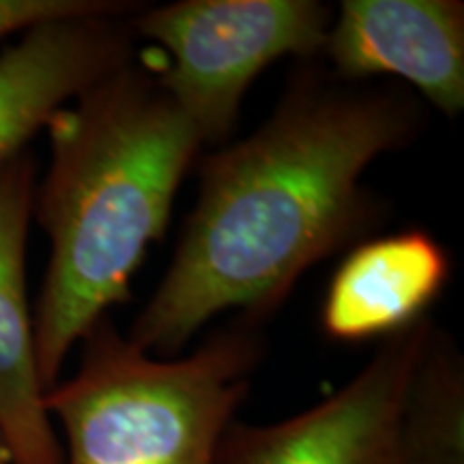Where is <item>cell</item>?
<instances>
[{
    "instance_id": "1",
    "label": "cell",
    "mask_w": 464,
    "mask_h": 464,
    "mask_svg": "<svg viewBox=\"0 0 464 464\" xmlns=\"http://www.w3.org/2000/svg\"><path fill=\"white\" fill-rule=\"evenodd\" d=\"M421 112L396 84L295 75L256 131L202 160L172 263L127 338L170 359L226 310L256 321L280 305L312 265L376 224L363 172L413 140Z\"/></svg>"
},
{
    "instance_id": "2",
    "label": "cell",
    "mask_w": 464,
    "mask_h": 464,
    "mask_svg": "<svg viewBox=\"0 0 464 464\" xmlns=\"http://www.w3.org/2000/svg\"><path fill=\"white\" fill-rule=\"evenodd\" d=\"M52 160L33 216L50 239L34 305V351L44 390L130 284L202 140L153 69L121 67L52 116Z\"/></svg>"
},
{
    "instance_id": "3",
    "label": "cell",
    "mask_w": 464,
    "mask_h": 464,
    "mask_svg": "<svg viewBox=\"0 0 464 464\" xmlns=\"http://www.w3.org/2000/svg\"><path fill=\"white\" fill-rule=\"evenodd\" d=\"M80 344L78 372L45 392L65 437V464H218L265 357L249 318L177 359L144 353L108 316Z\"/></svg>"
},
{
    "instance_id": "4",
    "label": "cell",
    "mask_w": 464,
    "mask_h": 464,
    "mask_svg": "<svg viewBox=\"0 0 464 464\" xmlns=\"http://www.w3.org/2000/svg\"><path fill=\"white\" fill-rule=\"evenodd\" d=\"M332 22L316 0H181L136 11L130 24L166 52L160 82L202 144H219L260 72L282 56L323 54Z\"/></svg>"
},
{
    "instance_id": "5",
    "label": "cell",
    "mask_w": 464,
    "mask_h": 464,
    "mask_svg": "<svg viewBox=\"0 0 464 464\" xmlns=\"http://www.w3.org/2000/svg\"><path fill=\"white\" fill-rule=\"evenodd\" d=\"M432 323L385 338L362 372L304 413L276 423L232 421L218 464H393L404 382Z\"/></svg>"
},
{
    "instance_id": "6",
    "label": "cell",
    "mask_w": 464,
    "mask_h": 464,
    "mask_svg": "<svg viewBox=\"0 0 464 464\" xmlns=\"http://www.w3.org/2000/svg\"><path fill=\"white\" fill-rule=\"evenodd\" d=\"M131 3L34 24L0 52V170L58 110L136 61Z\"/></svg>"
},
{
    "instance_id": "7",
    "label": "cell",
    "mask_w": 464,
    "mask_h": 464,
    "mask_svg": "<svg viewBox=\"0 0 464 464\" xmlns=\"http://www.w3.org/2000/svg\"><path fill=\"white\" fill-rule=\"evenodd\" d=\"M323 54L342 82L393 75L443 114L464 108L460 0H344Z\"/></svg>"
},
{
    "instance_id": "8",
    "label": "cell",
    "mask_w": 464,
    "mask_h": 464,
    "mask_svg": "<svg viewBox=\"0 0 464 464\" xmlns=\"http://www.w3.org/2000/svg\"><path fill=\"white\" fill-rule=\"evenodd\" d=\"M37 189L31 150L0 170V434L14 464H65L45 409L26 297V241Z\"/></svg>"
},
{
    "instance_id": "9",
    "label": "cell",
    "mask_w": 464,
    "mask_h": 464,
    "mask_svg": "<svg viewBox=\"0 0 464 464\" xmlns=\"http://www.w3.org/2000/svg\"><path fill=\"white\" fill-rule=\"evenodd\" d=\"M450 256L423 230L353 247L324 293L321 327L335 342H365L426 318L450 277Z\"/></svg>"
},
{
    "instance_id": "10",
    "label": "cell",
    "mask_w": 464,
    "mask_h": 464,
    "mask_svg": "<svg viewBox=\"0 0 464 464\" xmlns=\"http://www.w3.org/2000/svg\"><path fill=\"white\" fill-rule=\"evenodd\" d=\"M393 464H464V359L434 324L400 398Z\"/></svg>"
},
{
    "instance_id": "11",
    "label": "cell",
    "mask_w": 464,
    "mask_h": 464,
    "mask_svg": "<svg viewBox=\"0 0 464 464\" xmlns=\"http://www.w3.org/2000/svg\"><path fill=\"white\" fill-rule=\"evenodd\" d=\"M119 5L114 0H0V39L56 17L97 14Z\"/></svg>"
},
{
    "instance_id": "12",
    "label": "cell",
    "mask_w": 464,
    "mask_h": 464,
    "mask_svg": "<svg viewBox=\"0 0 464 464\" xmlns=\"http://www.w3.org/2000/svg\"><path fill=\"white\" fill-rule=\"evenodd\" d=\"M0 464H14V462H11V456H9L7 443H5L3 434H0Z\"/></svg>"
}]
</instances>
